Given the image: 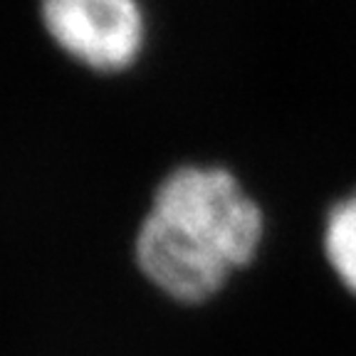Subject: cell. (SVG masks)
Masks as SVG:
<instances>
[{
    "mask_svg": "<svg viewBox=\"0 0 356 356\" xmlns=\"http://www.w3.org/2000/svg\"><path fill=\"white\" fill-rule=\"evenodd\" d=\"M260 238V208L228 171L184 166L156 191L136 260L168 297L203 302L255 257Z\"/></svg>",
    "mask_w": 356,
    "mask_h": 356,
    "instance_id": "1",
    "label": "cell"
},
{
    "mask_svg": "<svg viewBox=\"0 0 356 356\" xmlns=\"http://www.w3.org/2000/svg\"><path fill=\"white\" fill-rule=\"evenodd\" d=\"M42 20L67 55L99 72L129 67L144 44L136 0H42Z\"/></svg>",
    "mask_w": 356,
    "mask_h": 356,
    "instance_id": "2",
    "label": "cell"
},
{
    "mask_svg": "<svg viewBox=\"0 0 356 356\" xmlns=\"http://www.w3.org/2000/svg\"><path fill=\"white\" fill-rule=\"evenodd\" d=\"M324 252L351 295H356V193L341 198L329 211L324 228Z\"/></svg>",
    "mask_w": 356,
    "mask_h": 356,
    "instance_id": "3",
    "label": "cell"
}]
</instances>
